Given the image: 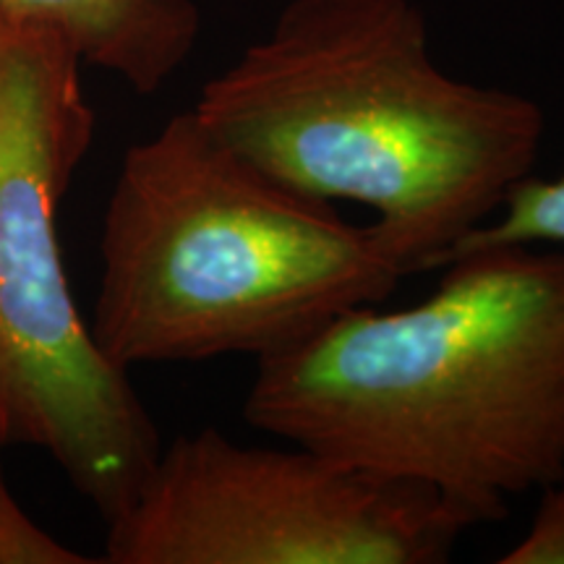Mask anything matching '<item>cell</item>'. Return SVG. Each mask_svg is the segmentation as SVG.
Segmentation results:
<instances>
[{"label": "cell", "instance_id": "1", "mask_svg": "<svg viewBox=\"0 0 564 564\" xmlns=\"http://www.w3.org/2000/svg\"><path fill=\"white\" fill-rule=\"evenodd\" d=\"M413 306L350 308L257 361L243 415L478 523L564 476V251L449 259Z\"/></svg>", "mask_w": 564, "mask_h": 564}, {"label": "cell", "instance_id": "2", "mask_svg": "<svg viewBox=\"0 0 564 564\" xmlns=\"http://www.w3.org/2000/svg\"><path fill=\"white\" fill-rule=\"evenodd\" d=\"M192 110L270 178L369 207L405 274L502 207L546 129L531 97L447 74L413 0H291Z\"/></svg>", "mask_w": 564, "mask_h": 564}, {"label": "cell", "instance_id": "3", "mask_svg": "<svg viewBox=\"0 0 564 564\" xmlns=\"http://www.w3.org/2000/svg\"><path fill=\"white\" fill-rule=\"evenodd\" d=\"M89 329L118 369L272 356L405 278L371 225L295 192L178 112L123 154Z\"/></svg>", "mask_w": 564, "mask_h": 564}, {"label": "cell", "instance_id": "4", "mask_svg": "<svg viewBox=\"0 0 564 564\" xmlns=\"http://www.w3.org/2000/svg\"><path fill=\"white\" fill-rule=\"evenodd\" d=\"M66 40L0 11V442L42 449L105 523L162 449L70 295L58 207L95 133Z\"/></svg>", "mask_w": 564, "mask_h": 564}, {"label": "cell", "instance_id": "5", "mask_svg": "<svg viewBox=\"0 0 564 564\" xmlns=\"http://www.w3.org/2000/svg\"><path fill=\"white\" fill-rule=\"evenodd\" d=\"M285 444L178 436L108 523L102 562L442 564L481 525L423 486Z\"/></svg>", "mask_w": 564, "mask_h": 564}, {"label": "cell", "instance_id": "6", "mask_svg": "<svg viewBox=\"0 0 564 564\" xmlns=\"http://www.w3.org/2000/svg\"><path fill=\"white\" fill-rule=\"evenodd\" d=\"M0 11L55 32L139 95L160 91L202 34L194 0H0Z\"/></svg>", "mask_w": 564, "mask_h": 564}, {"label": "cell", "instance_id": "7", "mask_svg": "<svg viewBox=\"0 0 564 564\" xmlns=\"http://www.w3.org/2000/svg\"><path fill=\"white\" fill-rule=\"evenodd\" d=\"M564 243V175L556 178H528L514 183L494 215L481 228L465 236L447 253L442 267L460 253L489 249V246Z\"/></svg>", "mask_w": 564, "mask_h": 564}, {"label": "cell", "instance_id": "8", "mask_svg": "<svg viewBox=\"0 0 564 564\" xmlns=\"http://www.w3.org/2000/svg\"><path fill=\"white\" fill-rule=\"evenodd\" d=\"M3 447L0 442V564H91L95 560L76 552L45 528H40L24 507L13 497L3 468Z\"/></svg>", "mask_w": 564, "mask_h": 564}, {"label": "cell", "instance_id": "9", "mask_svg": "<svg viewBox=\"0 0 564 564\" xmlns=\"http://www.w3.org/2000/svg\"><path fill=\"white\" fill-rule=\"evenodd\" d=\"M499 564H564V476L541 489V502L520 541Z\"/></svg>", "mask_w": 564, "mask_h": 564}]
</instances>
